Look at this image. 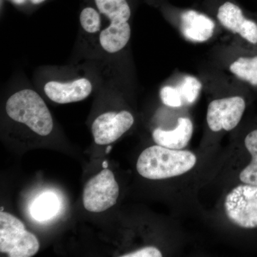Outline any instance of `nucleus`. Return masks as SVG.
Returning a JSON list of instances; mask_svg holds the SVG:
<instances>
[{
	"label": "nucleus",
	"mask_w": 257,
	"mask_h": 257,
	"mask_svg": "<svg viewBox=\"0 0 257 257\" xmlns=\"http://www.w3.org/2000/svg\"><path fill=\"white\" fill-rule=\"evenodd\" d=\"M244 144L252 160L240 173L239 179L243 183L257 185V130L248 134Z\"/></svg>",
	"instance_id": "obj_15"
},
{
	"label": "nucleus",
	"mask_w": 257,
	"mask_h": 257,
	"mask_svg": "<svg viewBox=\"0 0 257 257\" xmlns=\"http://www.w3.org/2000/svg\"><path fill=\"white\" fill-rule=\"evenodd\" d=\"M160 97L165 105L171 107H179L184 105L182 97L177 87L166 86L161 89Z\"/></svg>",
	"instance_id": "obj_19"
},
{
	"label": "nucleus",
	"mask_w": 257,
	"mask_h": 257,
	"mask_svg": "<svg viewBox=\"0 0 257 257\" xmlns=\"http://www.w3.org/2000/svg\"><path fill=\"white\" fill-rule=\"evenodd\" d=\"M182 101L184 104H192L197 100L202 89V83L195 77L186 76L177 84Z\"/></svg>",
	"instance_id": "obj_17"
},
{
	"label": "nucleus",
	"mask_w": 257,
	"mask_h": 257,
	"mask_svg": "<svg viewBox=\"0 0 257 257\" xmlns=\"http://www.w3.org/2000/svg\"><path fill=\"white\" fill-rule=\"evenodd\" d=\"M60 207V201L56 194L45 192L34 201L31 207V214L35 220H48L58 212Z\"/></svg>",
	"instance_id": "obj_13"
},
{
	"label": "nucleus",
	"mask_w": 257,
	"mask_h": 257,
	"mask_svg": "<svg viewBox=\"0 0 257 257\" xmlns=\"http://www.w3.org/2000/svg\"><path fill=\"white\" fill-rule=\"evenodd\" d=\"M192 133V121L189 118L180 117L175 130L166 131L162 128H157L154 131L152 137L155 143L160 146L172 150H182L188 145Z\"/></svg>",
	"instance_id": "obj_11"
},
{
	"label": "nucleus",
	"mask_w": 257,
	"mask_h": 257,
	"mask_svg": "<svg viewBox=\"0 0 257 257\" xmlns=\"http://www.w3.org/2000/svg\"><path fill=\"white\" fill-rule=\"evenodd\" d=\"M80 23L86 32L89 33H95L100 30V16L99 13L93 8H85L81 13Z\"/></svg>",
	"instance_id": "obj_18"
},
{
	"label": "nucleus",
	"mask_w": 257,
	"mask_h": 257,
	"mask_svg": "<svg viewBox=\"0 0 257 257\" xmlns=\"http://www.w3.org/2000/svg\"><path fill=\"white\" fill-rule=\"evenodd\" d=\"M33 4H40V3H42V2L45 1V0H30Z\"/></svg>",
	"instance_id": "obj_21"
},
{
	"label": "nucleus",
	"mask_w": 257,
	"mask_h": 257,
	"mask_svg": "<svg viewBox=\"0 0 257 257\" xmlns=\"http://www.w3.org/2000/svg\"><path fill=\"white\" fill-rule=\"evenodd\" d=\"M40 249L37 236L25 224L8 212L0 213V251L10 257H31Z\"/></svg>",
	"instance_id": "obj_3"
},
{
	"label": "nucleus",
	"mask_w": 257,
	"mask_h": 257,
	"mask_svg": "<svg viewBox=\"0 0 257 257\" xmlns=\"http://www.w3.org/2000/svg\"><path fill=\"white\" fill-rule=\"evenodd\" d=\"M13 2H14L15 3H16V4H23L24 3H25L26 0H13Z\"/></svg>",
	"instance_id": "obj_22"
},
{
	"label": "nucleus",
	"mask_w": 257,
	"mask_h": 257,
	"mask_svg": "<svg viewBox=\"0 0 257 257\" xmlns=\"http://www.w3.org/2000/svg\"><path fill=\"white\" fill-rule=\"evenodd\" d=\"M111 149H112V147L107 146V147H106V154H109V152H110Z\"/></svg>",
	"instance_id": "obj_24"
},
{
	"label": "nucleus",
	"mask_w": 257,
	"mask_h": 257,
	"mask_svg": "<svg viewBox=\"0 0 257 257\" xmlns=\"http://www.w3.org/2000/svg\"><path fill=\"white\" fill-rule=\"evenodd\" d=\"M134 117L127 111H109L98 116L92 124V135L96 145H106L121 138L134 124Z\"/></svg>",
	"instance_id": "obj_7"
},
{
	"label": "nucleus",
	"mask_w": 257,
	"mask_h": 257,
	"mask_svg": "<svg viewBox=\"0 0 257 257\" xmlns=\"http://www.w3.org/2000/svg\"><path fill=\"white\" fill-rule=\"evenodd\" d=\"M246 103L241 96H235L211 101L207 109V124L211 131H230L242 117Z\"/></svg>",
	"instance_id": "obj_6"
},
{
	"label": "nucleus",
	"mask_w": 257,
	"mask_h": 257,
	"mask_svg": "<svg viewBox=\"0 0 257 257\" xmlns=\"http://www.w3.org/2000/svg\"><path fill=\"white\" fill-rule=\"evenodd\" d=\"M162 253L158 248L154 246H147L134 252L122 255L121 257H161Z\"/></svg>",
	"instance_id": "obj_20"
},
{
	"label": "nucleus",
	"mask_w": 257,
	"mask_h": 257,
	"mask_svg": "<svg viewBox=\"0 0 257 257\" xmlns=\"http://www.w3.org/2000/svg\"><path fill=\"white\" fill-rule=\"evenodd\" d=\"M217 18L226 30L238 34L252 45L257 44V24L245 18L242 10L234 3L226 2L219 7Z\"/></svg>",
	"instance_id": "obj_8"
},
{
	"label": "nucleus",
	"mask_w": 257,
	"mask_h": 257,
	"mask_svg": "<svg viewBox=\"0 0 257 257\" xmlns=\"http://www.w3.org/2000/svg\"><path fill=\"white\" fill-rule=\"evenodd\" d=\"M6 111L12 119L26 124L40 136H47L53 130V120L46 104L31 89H23L10 96Z\"/></svg>",
	"instance_id": "obj_2"
},
{
	"label": "nucleus",
	"mask_w": 257,
	"mask_h": 257,
	"mask_svg": "<svg viewBox=\"0 0 257 257\" xmlns=\"http://www.w3.org/2000/svg\"><path fill=\"white\" fill-rule=\"evenodd\" d=\"M214 28L215 24L211 18L194 10H188L181 15V32L189 41H207L212 37Z\"/></svg>",
	"instance_id": "obj_10"
},
{
	"label": "nucleus",
	"mask_w": 257,
	"mask_h": 257,
	"mask_svg": "<svg viewBox=\"0 0 257 257\" xmlns=\"http://www.w3.org/2000/svg\"><path fill=\"white\" fill-rule=\"evenodd\" d=\"M197 157L189 151L167 147H148L140 155L137 170L142 177L157 180L182 175L192 170Z\"/></svg>",
	"instance_id": "obj_1"
},
{
	"label": "nucleus",
	"mask_w": 257,
	"mask_h": 257,
	"mask_svg": "<svg viewBox=\"0 0 257 257\" xmlns=\"http://www.w3.org/2000/svg\"><path fill=\"white\" fill-rule=\"evenodd\" d=\"M44 89L51 100L68 104L84 100L92 92V86L88 79L82 78L69 83L49 82Z\"/></svg>",
	"instance_id": "obj_9"
},
{
	"label": "nucleus",
	"mask_w": 257,
	"mask_h": 257,
	"mask_svg": "<svg viewBox=\"0 0 257 257\" xmlns=\"http://www.w3.org/2000/svg\"><path fill=\"white\" fill-rule=\"evenodd\" d=\"M229 69L241 80L257 86V55L240 57L230 65Z\"/></svg>",
	"instance_id": "obj_16"
},
{
	"label": "nucleus",
	"mask_w": 257,
	"mask_h": 257,
	"mask_svg": "<svg viewBox=\"0 0 257 257\" xmlns=\"http://www.w3.org/2000/svg\"><path fill=\"white\" fill-rule=\"evenodd\" d=\"M102 167L104 169H107L108 168V162H106V161H104V162L102 163Z\"/></svg>",
	"instance_id": "obj_23"
},
{
	"label": "nucleus",
	"mask_w": 257,
	"mask_h": 257,
	"mask_svg": "<svg viewBox=\"0 0 257 257\" xmlns=\"http://www.w3.org/2000/svg\"><path fill=\"white\" fill-rule=\"evenodd\" d=\"M3 209H4V208L1 207V211H3Z\"/></svg>",
	"instance_id": "obj_25"
},
{
	"label": "nucleus",
	"mask_w": 257,
	"mask_h": 257,
	"mask_svg": "<svg viewBox=\"0 0 257 257\" xmlns=\"http://www.w3.org/2000/svg\"><path fill=\"white\" fill-rule=\"evenodd\" d=\"M131 29L126 23H111L101 32L99 42L104 50L115 53L122 50L130 40Z\"/></svg>",
	"instance_id": "obj_12"
},
{
	"label": "nucleus",
	"mask_w": 257,
	"mask_h": 257,
	"mask_svg": "<svg viewBox=\"0 0 257 257\" xmlns=\"http://www.w3.org/2000/svg\"><path fill=\"white\" fill-rule=\"evenodd\" d=\"M119 193V185L114 174L108 169H104L86 184L83 192V204L91 212H102L116 204Z\"/></svg>",
	"instance_id": "obj_5"
},
{
	"label": "nucleus",
	"mask_w": 257,
	"mask_h": 257,
	"mask_svg": "<svg viewBox=\"0 0 257 257\" xmlns=\"http://www.w3.org/2000/svg\"><path fill=\"white\" fill-rule=\"evenodd\" d=\"M225 211L229 220L245 229L257 227V185L235 187L225 199Z\"/></svg>",
	"instance_id": "obj_4"
},
{
	"label": "nucleus",
	"mask_w": 257,
	"mask_h": 257,
	"mask_svg": "<svg viewBox=\"0 0 257 257\" xmlns=\"http://www.w3.org/2000/svg\"><path fill=\"white\" fill-rule=\"evenodd\" d=\"M101 13L111 23H126L131 16V10L126 0H95Z\"/></svg>",
	"instance_id": "obj_14"
}]
</instances>
